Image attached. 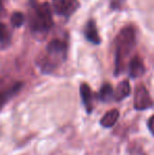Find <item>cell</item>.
Segmentation results:
<instances>
[{"label": "cell", "mask_w": 154, "mask_h": 155, "mask_svg": "<svg viewBox=\"0 0 154 155\" xmlns=\"http://www.w3.org/2000/svg\"><path fill=\"white\" fill-rule=\"evenodd\" d=\"M80 95H81L82 102L86 107L87 113H91L93 109V93L91 88L87 84H82L80 86Z\"/></svg>", "instance_id": "7"}, {"label": "cell", "mask_w": 154, "mask_h": 155, "mask_svg": "<svg viewBox=\"0 0 154 155\" xmlns=\"http://www.w3.org/2000/svg\"><path fill=\"white\" fill-rule=\"evenodd\" d=\"M119 117V113L116 109L110 110L109 112H107L100 119V124L103 128H111L114 124L117 123Z\"/></svg>", "instance_id": "10"}, {"label": "cell", "mask_w": 154, "mask_h": 155, "mask_svg": "<svg viewBox=\"0 0 154 155\" xmlns=\"http://www.w3.org/2000/svg\"><path fill=\"white\" fill-rule=\"evenodd\" d=\"M11 38H12V35L8 27L3 23H0V47H8V43L11 42Z\"/></svg>", "instance_id": "13"}, {"label": "cell", "mask_w": 154, "mask_h": 155, "mask_svg": "<svg viewBox=\"0 0 154 155\" xmlns=\"http://www.w3.org/2000/svg\"><path fill=\"white\" fill-rule=\"evenodd\" d=\"M5 13V10H4V6H3V2L2 0H0V17H2Z\"/></svg>", "instance_id": "16"}, {"label": "cell", "mask_w": 154, "mask_h": 155, "mask_svg": "<svg viewBox=\"0 0 154 155\" xmlns=\"http://www.w3.org/2000/svg\"><path fill=\"white\" fill-rule=\"evenodd\" d=\"M129 73L131 78H138L144 75L145 73V64L140 57L135 56L131 59L129 65Z\"/></svg>", "instance_id": "6"}, {"label": "cell", "mask_w": 154, "mask_h": 155, "mask_svg": "<svg viewBox=\"0 0 154 155\" xmlns=\"http://www.w3.org/2000/svg\"><path fill=\"white\" fill-rule=\"evenodd\" d=\"M67 53L68 43L60 39H53L48 43L44 53L39 57V67L45 73L52 72L66 60Z\"/></svg>", "instance_id": "1"}, {"label": "cell", "mask_w": 154, "mask_h": 155, "mask_svg": "<svg viewBox=\"0 0 154 155\" xmlns=\"http://www.w3.org/2000/svg\"><path fill=\"white\" fill-rule=\"evenodd\" d=\"M53 27V17L49 3L39 4L31 17V30L38 36H44Z\"/></svg>", "instance_id": "3"}, {"label": "cell", "mask_w": 154, "mask_h": 155, "mask_svg": "<svg viewBox=\"0 0 154 155\" xmlns=\"http://www.w3.org/2000/svg\"><path fill=\"white\" fill-rule=\"evenodd\" d=\"M21 86H22L21 84H14L12 88L8 89V90H5V91H2V92H0V110L3 108V106L5 104V102L8 101V98H10L11 96L15 95V94L20 90Z\"/></svg>", "instance_id": "11"}, {"label": "cell", "mask_w": 154, "mask_h": 155, "mask_svg": "<svg viewBox=\"0 0 154 155\" xmlns=\"http://www.w3.org/2000/svg\"><path fill=\"white\" fill-rule=\"evenodd\" d=\"M116 74L123 71V63L128 56L133 51L136 45V31L133 27L128 25L123 28L116 37Z\"/></svg>", "instance_id": "2"}, {"label": "cell", "mask_w": 154, "mask_h": 155, "mask_svg": "<svg viewBox=\"0 0 154 155\" xmlns=\"http://www.w3.org/2000/svg\"><path fill=\"white\" fill-rule=\"evenodd\" d=\"M84 36L90 42L94 43V45L100 43V37H99L98 31H97L96 25L93 20L87 22L86 28H84Z\"/></svg>", "instance_id": "8"}, {"label": "cell", "mask_w": 154, "mask_h": 155, "mask_svg": "<svg viewBox=\"0 0 154 155\" xmlns=\"http://www.w3.org/2000/svg\"><path fill=\"white\" fill-rule=\"evenodd\" d=\"M151 107H152V99L147 89L143 84L137 87L134 94V109L137 111H143Z\"/></svg>", "instance_id": "5"}, {"label": "cell", "mask_w": 154, "mask_h": 155, "mask_svg": "<svg viewBox=\"0 0 154 155\" xmlns=\"http://www.w3.org/2000/svg\"><path fill=\"white\" fill-rule=\"evenodd\" d=\"M148 128L150 132L154 135V116H151L148 120Z\"/></svg>", "instance_id": "15"}, {"label": "cell", "mask_w": 154, "mask_h": 155, "mask_svg": "<svg viewBox=\"0 0 154 155\" xmlns=\"http://www.w3.org/2000/svg\"><path fill=\"white\" fill-rule=\"evenodd\" d=\"M131 92V87L128 80H123V81L119 82L117 88L114 91V99L119 101V100L125 99L126 97L130 95Z\"/></svg>", "instance_id": "9"}, {"label": "cell", "mask_w": 154, "mask_h": 155, "mask_svg": "<svg viewBox=\"0 0 154 155\" xmlns=\"http://www.w3.org/2000/svg\"><path fill=\"white\" fill-rule=\"evenodd\" d=\"M11 22L12 25L15 28H20L21 25L25 23V15L20 12H15L13 13L12 17H11Z\"/></svg>", "instance_id": "14"}, {"label": "cell", "mask_w": 154, "mask_h": 155, "mask_svg": "<svg viewBox=\"0 0 154 155\" xmlns=\"http://www.w3.org/2000/svg\"><path fill=\"white\" fill-rule=\"evenodd\" d=\"M56 14L64 17H70L79 8L78 0H52Z\"/></svg>", "instance_id": "4"}, {"label": "cell", "mask_w": 154, "mask_h": 155, "mask_svg": "<svg viewBox=\"0 0 154 155\" xmlns=\"http://www.w3.org/2000/svg\"><path fill=\"white\" fill-rule=\"evenodd\" d=\"M98 97L101 101H111L112 99H114V90L112 88V86L110 84H105L101 87L100 91H99Z\"/></svg>", "instance_id": "12"}]
</instances>
